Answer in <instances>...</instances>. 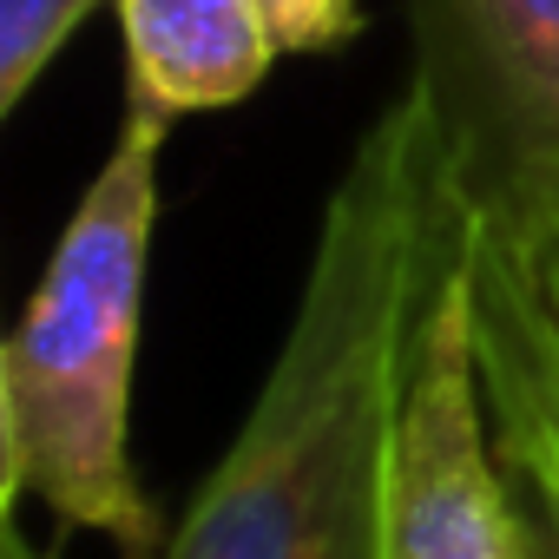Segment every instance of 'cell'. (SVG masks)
<instances>
[{"instance_id":"cell-1","label":"cell","mask_w":559,"mask_h":559,"mask_svg":"<svg viewBox=\"0 0 559 559\" xmlns=\"http://www.w3.org/2000/svg\"><path fill=\"white\" fill-rule=\"evenodd\" d=\"M467 237L435 126L402 93L343 165L290 336L165 559H382V474L415 317Z\"/></svg>"},{"instance_id":"cell-2","label":"cell","mask_w":559,"mask_h":559,"mask_svg":"<svg viewBox=\"0 0 559 559\" xmlns=\"http://www.w3.org/2000/svg\"><path fill=\"white\" fill-rule=\"evenodd\" d=\"M165 126L171 119L126 106L99 178L0 349V507L34 493L60 526L112 539L119 559H165L171 539L132 474V369Z\"/></svg>"},{"instance_id":"cell-3","label":"cell","mask_w":559,"mask_h":559,"mask_svg":"<svg viewBox=\"0 0 559 559\" xmlns=\"http://www.w3.org/2000/svg\"><path fill=\"white\" fill-rule=\"evenodd\" d=\"M415 99L480 237L559 230V0H408Z\"/></svg>"},{"instance_id":"cell-4","label":"cell","mask_w":559,"mask_h":559,"mask_svg":"<svg viewBox=\"0 0 559 559\" xmlns=\"http://www.w3.org/2000/svg\"><path fill=\"white\" fill-rule=\"evenodd\" d=\"M382 559H539L480 376L474 224L408 336L382 474Z\"/></svg>"},{"instance_id":"cell-5","label":"cell","mask_w":559,"mask_h":559,"mask_svg":"<svg viewBox=\"0 0 559 559\" xmlns=\"http://www.w3.org/2000/svg\"><path fill=\"white\" fill-rule=\"evenodd\" d=\"M480 376L539 559H559V310L533 243L474 230Z\"/></svg>"},{"instance_id":"cell-6","label":"cell","mask_w":559,"mask_h":559,"mask_svg":"<svg viewBox=\"0 0 559 559\" xmlns=\"http://www.w3.org/2000/svg\"><path fill=\"white\" fill-rule=\"evenodd\" d=\"M126 34V106L158 119L224 112L276 67V34L257 0H112Z\"/></svg>"},{"instance_id":"cell-7","label":"cell","mask_w":559,"mask_h":559,"mask_svg":"<svg viewBox=\"0 0 559 559\" xmlns=\"http://www.w3.org/2000/svg\"><path fill=\"white\" fill-rule=\"evenodd\" d=\"M99 0H0V112H14L34 80L67 53Z\"/></svg>"},{"instance_id":"cell-8","label":"cell","mask_w":559,"mask_h":559,"mask_svg":"<svg viewBox=\"0 0 559 559\" xmlns=\"http://www.w3.org/2000/svg\"><path fill=\"white\" fill-rule=\"evenodd\" d=\"M284 53H336L362 34L356 0H257Z\"/></svg>"},{"instance_id":"cell-9","label":"cell","mask_w":559,"mask_h":559,"mask_svg":"<svg viewBox=\"0 0 559 559\" xmlns=\"http://www.w3.org/2000/svg\"><path fill=\"white\" fill-rule=\"evenodd\" d=\"M0 559H53V552H40V546L14 526V507H0Z\"/></svg>"},{"instance_id":"cell-10","label":"cell","mask_w":559,"mask_h":559,"mask_svg":"<svg viewBox=\"0 0 559 559\" xmlns=\"http://www.w3.org/2000/svg\"><path fill=\"white\" fill-rule=\"evenodd\" d=\"M533 250H539V270H546V290H552V310H559V230H552V237H533Z\"/></svg>"}]
</instances>
